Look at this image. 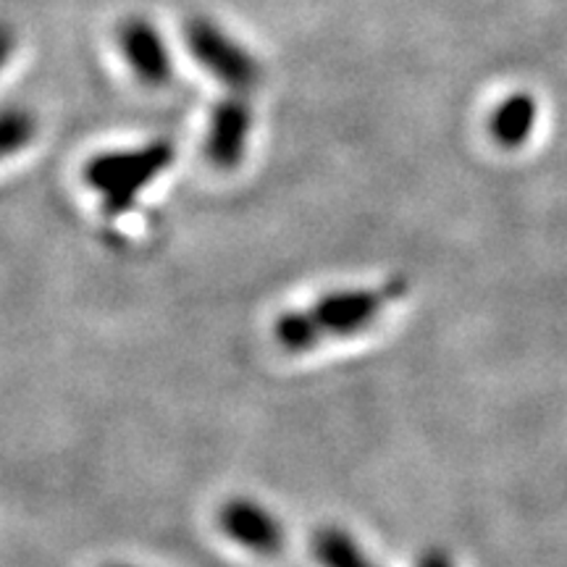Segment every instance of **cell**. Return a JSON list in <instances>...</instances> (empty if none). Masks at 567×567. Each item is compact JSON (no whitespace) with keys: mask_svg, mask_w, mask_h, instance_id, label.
Masks as SVG:
<instances>
[{"mask_svg":"<svg viewBox=\"0 0 567 567\" xmlns=\"http://www.w3.org/2000/svg\"><path fill=\"white\" fill-rule=\"evenodd\" d=\"M176 147L172 140H153L132 151L101 153L84 166V182L101 197L109 216H124L134 208L147 184L172 166Z\"/></svg>","mask_w":567,"mask_h":567,"instance_id":"2","label":"cell"},{"mask_svg":"<svg viewBox=\"0 0 567 567\" xmlns=\"http://www.w3.org/2000/svg\"><path fill=\"white\" fill-rule=\"evenodd\" d=\"M118 48L134 76L145 87H166L174 80V61L153 21L130 17L118 27Z\"/></svg>","mask_w":567,"mask_h":567,"instance_id":"6","label":"cell"},{"mask_svg":"<svg viewBox=\"0 0 567 567\" xmlns=\"http://www.w3.org/2000/svg\"><path fill=\"white\" fill-rule=\"evenodd\" d=\"M184 42H187V51L195 55V61L237 95H250L264 82L260 61L213 19H189L184 24Z\"/></svg>","mask_w":567,"mask_h":567,"instance_id":"3","label":"cell"},{"mask_svg":"<svg viewBox=\"0 0 567 567\" xmlns=\"http://www.w3.org/2000/svg\"><path fill=\"white\" fill-rule=\"evenodd\" d=\"M218 528L239 547L260 557L279 555L284 542H287L279 517L260 502L247 499V496H234V499L224 502L218 509Z\"/></svg>","mask_w":567,"mask_h":567,"instance_id":"5","label":"cell"},{"mask_svg":"<svg viewBox=\"0 0 567 567\" xmlns=\"http://www.w3.org/2000/svg\"><path fill=\"white\" fill-rule=\"evenodd\" d=\"M109 567H132V565H109Z\"/></svg>","mask_w":567,"mask_h":567,"instance_id":"12","label":"cell"},{"mask_svg":"<svg viewBox=\"0 0 567 567\" xmlns=\"http://www.w3.org/2000/svg\"><path fill=\"white\" fill-rule=\"evenodd\" d=\"M34 137H38V118L32 111L21 105H9L0 111V161L30 147Z\"/></svg>","mask_w":567,"mask_h":567,"instance_id":"9","label":"cell"},{"mask_svg":"<svg viewBox=\"0 0 567 567\" xmlns=\"http://www.w3.org/2000/svg\"><path fill=\"white\" fill-rule=\"evenodd\" d=\"M13 51H17V32L9 21H0V69L9 63Z\"/></svg>","mask_w":567,"mask_h":567,"instance_id":"10","label":"cell"},{"mask_svg":"<svg viewBox=\"0 0 567 567\" xmlns=\"http://www.w3.org/2000/svg\"><path fill=\"white\" fill-rule=\"evenodd\" d=\"M417 567H455L446 551L442 549H429L423 551V557L417 559Z\"/></svg>","mask_w":567,"mask_h":567,"instance_id":"11","label":"cell"},{"mask_svg":"<svg viewBox=\"0 0 567 567\" xmlns=\"http://www.w3.org/2000/svg\"><path fill=\"white\" fill-rule=\"evenodd\" d=\"M255 124L252 105L247 103V95L231 92L229 97H221L213 105L208 130H205L203 153L213 168L218 172H234L247 153Z\"/></svg>","mask_w":567,"mask_h":567,"instance_id":"4","label":"cell"},{"mask_svg":"<svg viewBox=\"0 0 567 567\" xmlns=\"http://www.w3.org/2000/svg\"><path fill=\"white\" fill-rule=\"evenodd\" d=\"M310 549L321 567H379L347 530L337 526L318 528Z\"/></svg>","mask_w":567,"mask_h":567,"instance_id":"8","label":"cell"},{"mask_svg":"<svg viewBox=\"0 0 567 567\" xmlns=\"http://www.w3.org/2000/svg\"><path fill=\"white\" fill-rule=\"evenodd\" d=\"M400 292V284L384 289H339L323 295L308 308L287 310L276 318L274 337L287 352H308L329 339H344L371 329L389 302Z\"/></svg>","mask_w":567,"mask_h":567,"instance_id":"1","label":"cell"},{"mask_svg":"<svg viewBox=\"0 0 567 567\" xmlns=\"http://www.w3.org/2000/svg\"><path fill=\"white\" fill-rule=\"evenodd\" d=\"M492 137L507 151L526 145L538 124V101L530 92H513L492 113Z\"/></svg>","mask_w":567,"mask_h":567,"instance_id":"7","label":"cell"}]
</instances>
